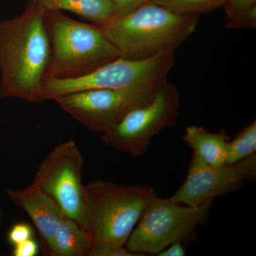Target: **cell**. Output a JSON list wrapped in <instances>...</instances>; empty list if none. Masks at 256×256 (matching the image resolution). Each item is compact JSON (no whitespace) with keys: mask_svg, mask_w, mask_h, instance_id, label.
Returning a JSON list of instances; mask_svg holds the SVG:
<instances>
[{"mask_svg":"<svg viewBox=\"0 0 256 256\" xmlns=\"http://www.w3.org/2000/svg\"><path fill=\"white\" fill-rule=\"evenodd\" d=\"M256 6V0H224L222 8L226 14V23L233 21Z\"/></svg>","mask_w":256,"mask_h":256,"instance_id":"obj_17","label":"cell"},{"mask_svg":"<svg viewBox=\"0 0 256 256\" xmlns=\"http://www.w3.org/2000/svg\"><path fill=\"white\" fill-rule=\"evenodd\" d=\"M156 196L148 185L102 180L84 185L80 225L90 237V250L99 246L126 245L143 212Z\"/></svg>","mask_w":256,"mask_h":256,"instance_id":"obj_3","label":"cell"},{"mask_svg":"<svg viewBox=\"0 0 256 256\" xmlns=\"http://www.w3.org/2000/svg\"><path fill=\"white\" fill-rule=\"evenodd\" d=\"M44 22L50 44L45 80L78 78L120 58L100 26L80 22L62 12L50 10L45 11Z\"/></svg>","mask_w":256,"mask_h":256,"instance_id":"obj_4","label":"cell"},{"mask_svg":"<svg viewBox=\"0 0 256 256\" xmlns=\"http://www.w3.org/2000/svg\"><path fill=\"white\" fill-rule=\"evenodd\" d=\"M256 122L252 124L240 131L233 140L228 143V153L226 164L238 162L256 154Z\"/></svg>","mask_w":256,"mask_h":256,"instance_id":"obj_15","label":"cell"},{"mask_svg":"<svg viewBox=\"0 0 256 256\" xmlns=\"http://www.w3.org/2000/svg\"><path fill=\"white\" fill-rule=\"evenodd\" d=\"M180 108L178 88L166 79L150 100L133 109L104 132L102 142L133 158L142 156L154 136L176 124Z\"/></svg>","mask_w":256,"mask_h":256,"instance_id":"obj_7","label":"cell"},{"mask_svg":"<svg viewBox=\"0 0 256 256\" xmlns=\"http://www.w3.org/2000/svg\"><path fill=\"white\" fill-rule=\"evenodd\" d=\"M150 1L151 0H111L116 9L117 16L127 14Z\"/></svg>","mask_w":256,"mask_h":256,"instance_id":"obj_21","label":"cell"},{"mask_svg":"<svg viewBox=\"0 0 256 256\" xmlns=\"http://www.w3.org/2000/svg\"><path fill=\"white\" fill-rule=\"evenodd\" d=\"M84 158L74 140L55 146L42 161L33 182L52 196L68 218L80 224L84 206Z\"/></svg>","mask_w":256,"mask_h":256,"instance_id":"obj_9","label":"cell"},{"mask_svg":"<svg viewBox=\"0 0 256 256\" xmlns=\"http://www.w3.org/2000/svg\"><path fill=\"white\" fill-rule=\"evenodd\" d=\"M256 176V154L234 164L220 166L205 164L192 154L184 181L170 201L197 207L216 197L237 191Z\"/></svg>","mask_w":256,"mask_h":256,"instance_id":"obj_10","label":"cell"},{"mask_svg":"<svg viewBox=\"0 0 256 256\" xmlns=\"http://www.w3.org/2000/svg\"><path fill=\"white\" fill-rule=\"evenodd\" d=\"M33 236L32 226L25 222H20L10 228L8 236V242L14 246L20 242L33 238Z\"/></svg>","mask_w":256,"mask_h":256,"instance_id":"obj_18","label":"cell"},{"mask_svg":"<svg viewBox=\"0 0 256 256\" xmlns=\"http://www.w3.org/2000/svg\"><path fill=\"white\" fill-rule=\"evenodd\" d=\"M151 2L176 14L200 16L222 6L224 0H151Z\"/></svg>","mask_w":256,"mask_h":256,"instance_id":"obj_16","label":"cell"},{"mask_svg":"<svg viewBox=\"0 0 256 256\" xmlns=\"http://www.w3.org/2000/svg\"><path fill=\"white\" fill-rule=\"evenodd\" d=\"M45 11L28 0L21 14L0 22V98L41 102L50 60Z\"/></svg>","mask_w":256,"mask_h":256,"instance_id":"obj_1","label":"cell"},{"mask_svg":"<svg viewBox=\"0 0 256 256\" xmlns=\"http://www.w3.org/2000/svg\"><path fill=\"white\" fill-rule=\"evenodd\" d=\"M88 256H138L124 246H99L92 248Z\"/></svg>","mask_w":256,"mask_h":256,"instance_id":"obj_20","label":"cell"},{"mask_svg":"<svg viewBox=\"0 0 256 256\" xmlns=\"http://www.w3.org/2000/svg\"><path fill=\"white\" fill-rule=\"evenodd\" d=\"M166 79H154L122 88L84 90L60 96L54 101L87 129L104 134L128 112L150 100Z\"/></svg>","mask_w":256,"mask_h":256,"instance_id":"obj_6","label":"cell"},{"mask_svg":"<svg viewBox=\"0 0 256 256\" xmlns=\"http://www.w3.org/2000/svg\"><path fill=\"white\" fill-rule=\"evenodd\" d=\"M226 28L230 30L255 28H256V6L233 21L226 23Z\"/></svg>","mask_w":256,"mask_h":256,"instance_id":"obj_19","label":"cell"},{"mask_svg":"<svg viewBox=\"0 0 256 256\" xmlns=\"http://www.w3.org/2000/svg\"><path fill=\"white\" fill-rule=\"evenodd\" d=\"M90 250V239L85 229L66 217L56 234L52 256H88Z\"/></svg>","mask_w":256,"mask_h":256,"instance_id":"obj_14","label":"cell"},{"mask_svg":"<svg viewBox=\"0 0 256 256\" xmlns=\"http://www.w3.org/2000/svg\"><path fill=\"white\" fill-rule=\"evenodd\" d=\"M183 140L193 150L192 154L205 164L220 166L226 162L230 140L225 129L212 132L200 126H188Z\"/></svg>","mask_w":256,"mask_h":256,"instance_id":"obj_12","label":"cell"},{"mask_svg":"<svg viewBox=\"0 0 256 256\" xmlns=\"http://www.w3.org/2000/svg\"><path fill=\"white\" fill-rule=\"evenodd\" d=\"M50 11H68L94 24L104 26L117 16L111 0H31Z\"/></svg>","mask_w":256,"mask_h":256,"instance_id":"obj_13","label":"cell"},{"mask_svg":"<svg viewBox=\"0 0 256 256\" xmlns=\"http://www.w3.org/2000/svg\"><path fill=\"white\" fill-rule=\"evenodd\" d=\"M175 50H166L141 60L119 58L92 73L74 78L44 80L41 102L94 89L122 88L158 78H166L175 64Z\"/></svg>","mask_w":256,"mask_h":256,"instance_id":"obj_8","label":"cell"},{"mask_svg":"<svg viewBox=\"0 0 256 256\" xmlns=\"http://www.w3.org/2000/svg\"><path fill=\"white\" fill-rule=\"evenodd\" d=\"M6 194L15 204L28 214L34 224L44 255L53 256L56 234L67 217L60 205L34 182L24 190H6Z\"/></svg>","mask_w":256,"mask_h":256,"instance_id":"obj_11","label":"cell"},{"mask_svg":"<svg viewBox=\"0 0 256 256\" xmlns=\"http://www.w3.org/2000/svg\"><path fill=\"white\" fill-rule=\"evenodd\" d=\"M214 201L192 207L156 196L143 212L126 248L138 256L158 255L172 244L190 242L196 236V227L208 220Z\"/></svg>","mask_w":256,"mask_h":256,"instance_id":"obj_5","label":"cell"},{"mask_svg":"<svg viewBox=\"0 0 256 256\" xmlns=\"http://www.w3.org/2000/svg\"><path fill=\"white\" fill-rule=\"evenodd\" d=\"M200 16L176 14L152 2L100 26L121 58L148 60L176 50L196 31Z\"/></svg>","mask_w":256,"mask_h":256,"instance_id":"obj_2","label":"cell"},{"mask_svg":"<svg viewBox=\"0 0 256 256\" xmlns=\"http://www.w3.org/2000/svg\"><path fill=\"white\" fill-rule=\"evenodd\" d=\"M38 244L33 238L14 246L12 256H36L38 252Z\"/></svg>","mask_w":256,"mask_h":256,"instance_id":"obj_22","label":"cell"},{"mask_svg":"<svg viewBox=\"0 0 256 256\" xmlns=\"http://www.w3.org/2000/svg\"><path fill=\"white\" fill-rule=\"evenodd\" d=\"M185 244L181 242L172 244L158 254V256H184L186 255Z\"/></svg>","mask_w":256,"mask_h":256,"instance_id":"obj_23","label":"cell"}]
</instances>
